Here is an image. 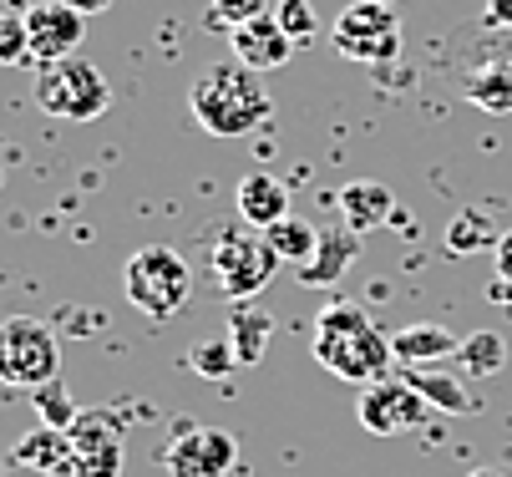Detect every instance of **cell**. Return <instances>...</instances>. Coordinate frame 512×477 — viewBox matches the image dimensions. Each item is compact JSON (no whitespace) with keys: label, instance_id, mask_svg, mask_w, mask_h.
I'll use <instances>...</instances> for the list:
<instances>
[{"label":"cell","instance_id":"obj_1","mask_svg":"<svg viewBox=\"0 0 512 477\" xmlns=\"http://www.w3.org/2000/svg\"><path fill=\"white\" fill-rule=\"evenodd\" d=\"M188 112H193V122L208 132V138H249V132H259L269 122L274 102H269L264 77L229 56V61L203 66V72L193 77Z\"/></svg>","mask_w":512,"mask_h":477},{"label":"cell","instance_id":"obj_2","mask_svg":"<svg viewBox=\"0 0 512 477\" xmlns=\"http://www.w3.org/2000/svg\"><path fill=\"white\" fill-rule=\"evenodd\" d=\"M315 361L350 386H371V381H386L396 356H391V335L360 305L330 300L315 320Z\"/></svg>","mask_w":512,"mask_h":477},{"label":"cell","instance_id":"obj_3","mask_svg":"<svg viewBox=\"0 0 512 477\" xmlns=\"http://www.w3.org/2000/svg\"><path fill=\"white\" fill-rule=\"evenodd\" d=\"M122 295H127L132 310H142L148 320H173L188 305V295H193V269L168 244H142L122 264Z\"/></svg>","mask_w":512,"mask_h":477},{"label":"cell","instance_id":"obj_4","mask_svg":"<svg viewBox=\"0 0 512 477\" xmlns=\"http://www.w3.org/2000/svg\"><path fill=\"white\" fill-rule=\"evenodd\" d=\"M0 381L16 391H41L61 381V346L46 320L36 315L0 320Z\"/></svg>","mask_w":512,"mask_h":477},{"label":"cell","instance_id":"obj_5","mask_svg":"<svg viewBox=\"0 0 512 477\" xmlns=\"http://www.w3.org/2000/svg\"><path fill=\"white\" fill-rule=\"evenodd\" d=\"M36 102H41V112L66 117V122H97L112 107V87L102 77V66H92L87 56H66V61L41 66Z\"/></svg>","mask_w":512,"mask_h":477},{"label":"cell","instance_id":"obj_6","mask_svg":"<svg viewBox=\"0 0 512 477\" xmlns=\"http://www.w3.org/2000/svg\"><path fill=\"white\" fill-rule=\"evenodd\" d=\"M279 264L284 259L274 254V244L264 239V229L259 234H224V239L213 244V254H208V275H213L218 295L244 305V300H254V295L269 290Z\"/></svg>","mask_w":512,"mask_h":477},{"label":"cell","instance_id":"obj_7","mask_svg":"<svg viewBox=\"0 0 512 477\" xmlns=\"http://www.w3.org/2000/svg\"><path fill=\"white\" fill-rule=\"evenodd\" d=\"M330 41L350 61L386 66L391 56H401V21H396L391 6H381V0H350L330 26Z\"/></svg>","mask_w":512,"mask_h":477},{"label":"cell","instance_id":"obj_8","mask_svg":"<svg viewBox=\"0 0 512 477\" xmlns=\"http://www.w3.org/2000/svg\"><path fill=\"white\" fill-rule=\"evenodd\" d=\"M71 437V477H122V417L117 412H102V406H92V412H77V422L66 427Z\"/></svg>","mask_w":512,"mask_h":477},{"label":"cell","instance_id":"obj_9","mask_svg":"<svg viewBox=\"0 0 512 477\" xmlns=\"http://www.w3.org/2000/svg\"><path fill=\"white\" fill-rule=\"evenodd\" d=\"M168 477H229L239 467V442L224 427H193L178 422L168 452H163Z\"/></svg>","mask_w":512,"mask_h":477},{"label":"cell","instance_id":"obj_10","mask_svg":"<svg viewBox=\"0 0 512 477\" xmlns=\"http://www.w3.org/2000/svg\"><path fill=\"white\" fill-rule=\"evenodd\" d=\"M355 417H360V427L371 437H401V432H411V427H421L431 417V401L406 376H386V381H371L360 391Z\"/></svg>","mask_w":512,"mask_h":477},{"label":"cell","instance_id":"obj_11","mask_svg":"<svg viewBox=\"0 0 512 477\" xmlns=\"http://www.w3.org/2000/svg\"><path fill=\"white\" fill-rule=\"evenodd\" d=\"M26 36H31V56L41 66H51V61L77 56V46L87 36V16L71 11L66 0H41V6L26 11Z\"/></svg>","mask_w":512,"mask_h":477},{"label":"cell","instance_id":"obj_12","mask_svg":"<svg viewBox=\"0 0 512 477\" xmlns=\"http://www.w3.org/2000/svg\"><path fill=\"white\" fill-rule=\"evenodd\" d=\"M295 36H289L284 26H279V16L269 11V16H259V21H249V26H239V31H229V51H234V61H244L249 72H279V66L295 56Z\"/></svg>","mask_w":512,"mask_h":477},{"label":"cell","instance_id":"obj_13","mask_svg":"<svg viewBox=\"0 0 512 477\" xmlns=\"http://www.w3.org/2000/svg\"><path fill=\"white\" fill-rule=\"evenodd\" d=\"M335 209H340V224H345V229L371 234V229L391 224L396 193H391L386 183H376V178H355V183H345V188L335 193Z\"/></svg>","mask_w":512,"mask_h":477},{"label":"cell","instance_id":"obj_14","mask_svg":"<svg viewBox=\"0 0 512 477\" xmlns=\"http://www.w3.org/2000/svg\"><path fill=\"white\" fill-rule=\"evenodd\" d=\"M355 259H360V234L340 224V229L320 234L315 254L300 264V285H305V290H330V285L345 280V269H350Z\"/></svg>","mask_w":512,"mask_h":477},{"label":"cell","instance_id":"obj_15","mask_svg":"<svg viewBox=\"0 0 512 477\" xmlns=\"http://www.w3.org/2000/svg\"><path fill=\"white\" fill-rule=\"evenodd\" d=\"M457 346H462V340H457L447 325H436V320H416V325H406V330L391 335V356H396L401 366H411V371L452 361Z\"/></svg>","mask_w":512,"mask_h":477},{"label":"cell","instance_id":"obj_16","mask_svg":"<svg viewBox=\"0 0 512 477\" xmlns=\"http://www.w3.org/2000/svg\"><path fill=\"white\" fill-rule=\"evenodd\" d=\"M234 198H239V214L249 219V229H269V224L289 219V188L274 173H244Z\"/></svg>","mask_w":512,"mask_h":477},{"label":"cell","instance_id":"obj_17","mask_svg":"<svg viewBox=\"0 0 512 477\" xmlns=\"http://www.w3.org/2000/svg\"><path fill=\"white\" fill-rule=\"evenodd\" d=\"M406 381L431 401V412H452V417H477V412H482V401L472 396V386H467L462 376H452V371L421 366V371H411Z\"/></svg>","mask_w":512,"mask_h":477},{"label":"cell","instance_id":"obj_18","mask_svg":"<svg viewBox=\"0 0 512 477\" xmlns=\"http://www.w3.org/2000/svg\"><path fill=\"white\" fill-rule=\"evenodd\" d=\"M462 97L477 107V112H492V117H507L512 112V61H482L462 77Z\"/></svg>","mask_w":512,"mask_h":477},{"label":"cell","instance_id":"obj_19","mask_svg":"<svg viewBox=\"0 0 512 477\" xmlns=\"http://www.w3.org/2000/svg\"><path fill=\"white\" fill-rule=\"evenodd\" d=\"M269 335H274V315L269 310H259L254 300L234 305V315H229V346H234L239 366H259L264 361Z\"/></svg>","mask_w":512,"mask_h":477},{"label":"cell","instance_id":"obj_20","mask_svg":"<svg viewBox=\"0 0 512 477\" xmlns=\"http://www.w3.org/2000/svg\"><path fill=\"white\" fill-rule=\"evenodd\" d=\"M11 462L31 467V472H71V437L61 427H36L31 437L16 442Z\"/></svg>","mask_w":512,"mask_h":477},{"label":"cell","instance_id":"obj_21","mask_svg":"<svg viewBox=\"0 0 512 477\" xmlns=\"http://www.w3.org/2000/svg\"><path fill=\"white\" fill-rule=\"evenodd\" d=\"M457 366H462V376H497V371L507 366V346H502V335H492V330L462 335V346H457Z\"/></svg>","mask_w":512,"mask_h":477},{"label":"cell","instance_id":"obj_22","mask_svg":"<svg viewBox=\"0 0 512 477\" xmlns=\"http://www.w3.org/2000/svg\"><path fill=\"white\" fill-rule=\"evenodd\" d=\"M264 239L274 244V254L279 259H289V264H305L310 254H315V244H320V229L315 224H305V219H295V214H289V219H279V224H269L264 229Z\"/></svg>","mask_w":512,"mask_h":477},{"label":"cell","instance_id":"obj_23","mask_svg":"<svg viewBox=\"0 0 512 477\" xmlns=\"http://www.w3.org/2000/svg\"><path fill=\"white\" fill-rule=\"evenodd\" d=\"M497 229H492V219L487 214H477V209H462L452 224H447V249L452 254H477V249H497Z\"/></svg>","mask_w":512,"mask_h":477},{"label":"cell","instance_id":"obj_24","mask_svg":"<svg viewBox=\"0 0 512 477\" xmlns=\"http://www.w3.org/2000/svg\"><path fill=\"white\" fill-rule=\"evenodd\" d=\"M188 366H193L198 376H208V381H224V376L239 371V356H234V346H229V335H218V340H198V346L188 351Z\"/></svg>","mask_w":512,"mask_h":477},{"label":"cell","instance_id":"obj_25","mask_svg":"<svg viewBox=\"0 0 512 477\" xmlns=\"http://www.w3.org/2000/svg\"><path fill=\"white\" fill-rule=\"evenodd\" d=\"M208 16L224 26V31H239V26L269 16V0H208Z\"/></svg>","mask_w":512,"mask_h":477},{"label":"cell","instance_id":"obj_26","mask_svg":"<svg viewBox=\"0 0 512 477\" xmlns=\"http://www.w3.org/2000/svg\"><path fill=\"white\" fill-rule=\"evenodd\" d=\"M36 406H41V422L46 427H71V422H77V406H71V396H66V386L61 381H51V386H41L36 391Z\"/></svg>","mask_w":512,"mask_h":477},{"label":"cell","instance_id":"obj_27","mask_svg":"<svg viewBox=\"0 0 512 477\" xmlns=\"http://www.w3.org/2000/svg\"><path fill=\"white\" fill-rule=\"evenodd\" d=\"M31 56V36H26V16H0V66H16Z\"/></svg>","mask_w":512,"mask_h":477},{"label":"cell","instance_id":"obj_28","mask_svg":"<svg viewBox=\"0 0 512 477\" xmlns=\"http://www.w3.org/2000/svg\"><path fill=\"white\" fill-rule=\"evenodd\" d=\"M274 16H279V26L295 36V41H305V36H315V26H320V16H315V6L310 0H279L274 6Z\"/></svg>","mask_w":512,"mask_h":477},{"label":"cell","instance_id":"obj_29","mask_svg":"<svg viewBox=\"0 0 512 477\" xmlns=\"http://www.w3.org/2000/svg\"><path fill=\"white\" fill-rule=\"evenodd\" d=\"M482 26L512 31V0H487V6H482Z\"/></svg>","mask_w":512,"mask_h":477},{"label":"cell","instance_id":"obj_30","mask_svg":"<svg viewBox=\"0 0 512 477\" xmlns=\"http://www.w3.org/2000/svg\"><path fill=\"white\" fill-rule=\"evenodd\" d=\"M492 264H497V280L512 285V229H502V239H497V249H492Z\"/></svg>","mask_w":512,"mask_h":477},{"label":"cell","instance_id":"obj_31","mask_svg":"<svg viewBox=\"0 0 512 477\" xmlns=\"http://www.w3.org/2000/svg\"><path fill=\"white\" fill-rule=\"evenodd\" d=\"M66 6H71V11H82V16H102L112 0H66Z\"/></svg>","mask_w":512,"mask_h":477},{"label":"cell","instance_id":"obj_32","mask_svg":"<svg viewBox=\"0 0 512 477\" xmlns=\"http://www.w3.org/2000/svg\"><path fill=\"white\" fill-rule=\"evenodd\" d=\"M467 477H507V472H497V467H477V472H467Z\"/></svg>","mask_w":512,"mask_h":477},{"label":"cell","instance_id":"obj_33","mask_svg":"<svg viewBox=\"0 0 512 477\" xmlns=\"http://www.w3.org/2000/svg\"><path fill=\"white\" fill-rule=\"evenodd\" d=\"M36 477H71V472H36Z\"/></svg>","mask_w":512,"mask_h":477},{"label":"cell","instance_id":"obj_34","mask_svg":"<svg viewBox=\"0 0 512 477\" xmlns=\"http://www.w3.org/2000/svg\"><path fill=\"white\" fill-rule=\"evenodd\" d=\"M381 6H396V0H381Z\"/></svg>","mask_w":512,"mask_h":477}]
</instances>
